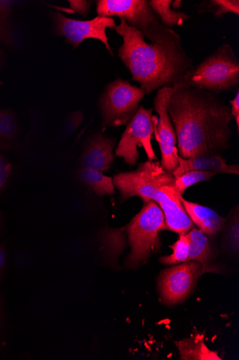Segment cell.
Listing matches in <instances>:
<instances>
[{
    "instance_id": "14",
    "label": "cell",
    "mask_w": 239,
    "mask_h": 360,
    "mask_svg": "<svg viewBox=\"0 0 239 360\" xmlns=\"http://www.w3.org/2000/svg\"><path fill=\"white\" fill-rule=\"evenodd\" d=\"M181 201L191 221L204 234L215 235L224 227L225 219L213 210L189 202L183 195H181Z\"/></svg>"
},
{
    "instance_id": "13",
    "label": "cell",
    "mask_w": 239,
    "mask_h": 360,
    "mask_svg": "<svg viewBox=\"0 0 239 360\" xmlns=\"http://www.w3.org/2000/svg\"><path fill=\"white\" fill-rule=\"evenodd\" d=\"M175 154L179 161V167L172 172L176 178L190 171L214 172L219 174L239 175L238 165H228L226 160L219 154L184 159L178 155L177 147L175 148Z\"/></svg>"
},
{
    "instance_id": "9",
    "label": "cell",
    "mask_w": 239,
    "mask_h": 360,
    "mask_svg": "<svg viewBox=\"0 0 239 360\" xmlns=\"http://www.w3.org/2000/svg\"><path fill=\"white\" fill-rule=\"evenodd\" d=\"M181 84L162 87L158 89L154 98V109L158 115L155 138L161 152V165L164 170L172 173L179 167V161L175 154L177 140L167 108L170 96Z\"/></svg>"
},
{
    "instance_id": "18",
    "label": "cell",
    "mask_w": 239,
    "mask_h": 360,
    "mask_svg": "<svg viewBox=\"0 0 239 360\" xmlns=\"http://www.w3.org/2000/svg\"><path fill=\"white\" fill-rule=\"evenodd\" d=\"M79 177L82 182L99 195H113L115 193L113 179L101 172L82 168L79 171Z\"/></svg>"
},
{
    "instance_id": "16",
    "label": "cell",
    "mask_w": 239,
    "mask_h": 360,
    "mask_svg": "<svg viewBox=\"0 0 239 360\" xmlns=\"http://www.w3.org/2000/svg\"><path fill=\"white\" fill-rule=\"evenodd\" d=\"M182 359L221 360L217 352L210 350L200 335L176 342Z\"/></svg>"
},
{
    "instance_id": "11",
    "label": "cell",
    "mask_w": 239,
    "mask_h": 360,
    "mask_svg": "<svg viewBox=\"0 0 239 360\" xmlns=\"http://www.w3.org/2000/svg\"><path fill=\"white\" fill-rule=\"evenodd\" d=\"M201 274V265L193 260L165 270L160 278V290L163 301L170 305L185 301Z\"/></svg>"
},
{
    "instance_id": "5",
    "label": "cell",
    "mask_w": 239,
    "mask_h": 360,
    "mask_svg": "<svg viewBox=\"0 0 239 360\" xmlns=\"http://www.w3.org/2000/svg\"><path fill=\"white\" fill-rule=\"evenodd\" d=\"M168 231L162 210L153 201L144 204L141 212L126 226L130 253L127 264L131 268L144 263L153 252L159 250V234Z\"/></svg>"
},
{
    "instance_id": "29",
    "label": "cell",
    "mask_w": 239,
    "mask_h": 360,
    "mask_svg": "<svg viewBox=\"0 0 239 360\" xmlns=\"http://www.w3.org/2000/svg\"><path fill=\"white\" fill-rule=\"evenodd\" d=\"M6 264V252L3 247L0 246V274Z\"/></svg>"
},
{
    "instance_id": "24",
    "label": "cell",
    "mask_w": 239,
    "mask_h": 360,
    "mask_svg": "<svg viewBox=\"0 0 239 360\" xmlns=\"http://www.w3.org/2000/svg\"><path fill=\"white\" fill-rule=\"evenodd\" d=\"M226 243L228 247L233 252L238 250V218L233 219V221L228 226L226 233Z\"/></svg>"
},
{
    "instance_id": "21",
    "label": "cell",
    "mask_w": 239,
    "mask_h": 360,
    "mask_svg": "<svg viewBox=\"0 0 239 360\" xmlns=\"http://www.w3.org/2000/svg\"><path fill=\"white\" fill-rule=\"evenodd\" d=\"M173 253L160 259L162 264L166 265H174L184 263L188 261L190 250V240L186 235H182L179 239L170 247Z\"/></svg>"
},
{
    "instance_id": "15",
    "label": "cell",
    "mask_w": 239,
    "mask_h": 360,
    "mask_svg": "<svg viewBox=\"0 0 239 360\" xmlns=\"http://www.w3.org/2000/svg\"><path fill=\"white\" fill-rule=\"evenodd\" d=\"M187 236L190 240L188 261L198 262L202 266L203 273L213 271L212 249L207 235L193 227Z\"/></svg>"
},
{
    "instance_id": "3",
    "label": "cell",
    "mask_w": 239,
    "mask_h": 360,
    "mask_svg": "<svg viewBox=\"0 0 239 360\" xmlns=\"http://www.w3.org/2000/svg\"><path fill=\"white\" fill-rule=\"evenodd\" d=\"M175 181L174 174L164 170L157 160L142 162L137 169L120 173L113 179L122 202L133 196H138L144 204L154 202L163 212L168 231L186 235L194 224L184 210Z\"/></svg>"
},
{
    "instance_id": "23",
    "label": "cell",
    "mask_w": 239,
    "mask_h": 360,
    "mask_svg": "<svg viewBox=\"0 0 239 360\" xmlns=\"http://www.w3.org/2000/svg\"><path fill=\"white\" fill-rule=\"evenodd\" d=\"M84 116L82 111L71 112L67 117L63 127V135L69 136L81 126Z\"/></svg>"
},
{
    "instance_id": "20",
    "label": "cell",
    "mask_w": 239,
    "mask_h": 360,
    "mask_svg": "<svg viewBox=\"0 0 239 360\" xmlns=\"http://www.w3.org/2000/svg\"><path fill=\"white\" fill-rule=\"evenodd\" d=\"M218 174H219L214 172L190 171L176 178L175 187L183 195L188 188L200 182L210 181L212 177Z\"/></svg>"
},
{
    "instance_id": "28",
    "label": "cell",
    "mask_w": 239,
    "mask_h": 360,
    "mask_svg": "<svg viewBox=\"0 0 239 360\" xmlns=\"http://www.w3.org/2000/svg\"><path fill=\"white\" fill-rule=\"evenodd\" d=\"M230 104L231 105V115L233 119L235 120L237 132L238 134L239 131V91L238 90L235 96L233 98V100L230 101Z\"/></svg>"
},
{
    "instance_id": "8",
    "label": "cell",
    "mask_w": 239,
    "mask_h": 360,
    "mask_svg": "<svg viewBox=\"0 0 239 360\" xmlns=\"http://www.w3.org/2000/svg\"><path fill=\"white\" fill-rule=\"evenodd\" d=\"M57 34L64 37L66 42L77 49L86 39H96L104 44L113 55V51L107 35V29L115 30L116 21L113 18L99 16L90 20H78L68 18L60 13L54 14Z\"/></svg>"
},
{
    "instance_id": "25",
    "label": "cell",
    "mask_w": 239,
    "mask_h": 360,
    "mask_svg": "<svg viewBox=\"0 0 239 360\" xmlns=\"http://www.w3.org/2000/svg\"><path fill=\"white\" fill-rule=\"evenodd\" d=\"M71 11L72 13H78L83 17H87L90 11L91 1L86 0H70Z\"/></svg>"
},
{
    "instance_id": "22",
    "label": "cell",
    "mask_w": 239,
    "mask_h": 360,
    "mask_svg": "<svg viewBox=\"0 0 239 360\" xmlns=\"http://www.w3.org/2000/svg\"><path fill=\"white\" fill-rule=\"evenodd\" d=\"M18 124L13 115L6 110H0V140L11 141L17 134Z\"/></svg>"
},
{
    "instance_id": "10",
    "label": "cell",
    "mask_w": 239,
    "mask_h": 360,
    "mask_svg": "<svg viewBox=\"0 0 239 360\" xmlns=\"http://www.w3.org/2000/svg\"><path fill=\"white\" fill-rule=\"evenodd\" d=\"M96 12L99 16L118 17L144 35L161 24L147 0H99Z\"/></svg>"
},
{
    "instance_id": "4",
    "label": "cell",
    "mask_w": 239,
    "mask_h": 360,
    "mask_svg": "<svg viewBox=\"0 0 239 360\" xmlns=\"http://www.w3.org/2000/svg\"><path fill=\"white\" fill-rule=\"evenodd\" d=\"M239 84V60L232 48L223 44L187 76L184 85L215 94L235 88Z\"/></svg>"
},
{
    "instance_id": "2",
    "label": "cell",
    "mask_w": 239,
    "mask_h": 360,
    "mask_svg": "<svg viewBox=\"0 0 239 360\" xmlns=\"http://www.w3.org/2000/svg\"><path fill=\"white\" fill-rule=\"evenodd\" d=\"M167 108L181 158L221 155L229 148L231 108L215 94L182 84Z\"/></svg>"
},
{
    "instance_id": "6",
    "label": "cell",
    "mask_w": 239,
    "mask_h": 360,
    "mask_svg": "<svg viewBox=\"0 0 239 360\" xmlns=\"http://www.w3.org/2000/svg\"><path fill=\"white\" fill-rule=\"evenodd\" d=\"M145 95L144 89L128 81L118 79L110 83L100 101L102 124L113 127L128 124Z\"/></svg>"
},
{
    "instance_id": "1",
    "label": "cell",
    "mask_w": 239,
    "mask_h": 360,
    "mask_svg": "<svg viewBox=\"0 0 239 360\" xmlns=\"http://www.w3.org/2000/svg\"><path fill=\"white\" fill-rule=\"evenodd\" d=\"M116 31L123 43L118 56L146 94L167 86L184 84L194 70L192 58L175 30L162 23L144 35L121 19Z\"/></svg>"
},
{
    "instance_id": "26",
    "label": "cell",
    "mask_w": 239,
    "mask_h": 360,
    "mask_svg": "<svg viewBox=\"0 0 239 360\" xmlns=\"http://www.w3.org/2000/svg\"><path fill=\"white\" fill-rule=\"evenodd\" d=\"M11 163L0 155V189L6 184L12 170Z\"/></svg>"
},
{
    "instance_id": "19",
    "label": "cell",
    "mask_w": 239,
    "mask_h": 360,
    "mask_svg": "<svg viewBox=\"0 0 239 360\" xmlns=\"http://www.w3.org/2000/svg\"><path fill=\"white\" fill-rule=\"evenodd\" d=\"M199 13H213L217 18H224L228 13L239 15L238 0H211L203 2L198 8Z\"/></svg>"
},
{
    "instance_id": "17",
    "label": "cell",
    "mask_w": 239,
    "mask_h": 360,
    "mask_svg": "<svg viewBox=\"0 0 239 360\" xmlns=\"http://www.w3.org/2000/svg\"><path fill=\"white\" fill-rule=\"evenodd\" d=\"M148 2L161 22L169 28L182 26L191 19L186 13L176 11L172 8V0H149Z\"/></svg>"
},
{
    "instance_id": "7",
    "label": "cell",
    "mask_w": 239,
    "mask_h": 360,
    "mask_svg": "<svg viewBox=\"0 0 239 360\" xmlns=\"http://www.w3.org/2000/svg\"><path fill=\"white\" fill-rule=\"evenodd\" d=\"M152 112L153 109L146 110L140 107L128 123L116 148V156L123 158L124 162L130 167L135 166L139 158V147L144 148L149 160L157 159L151 139L156 130L158 117L153 115Z\"/></svg>"
},
{
    "instance_id": "31",
    "label": "cell",
    "mask_w": 239,
    "mask_h": 360,
    "mask_svg": "<svg viewBox=\"0 0 239 360\" xmlns=\"http://www.w3.org/2000/svg\"><path fill=\"white\" fill-rule=\"evenodd\" d=\"M3 37V34H2V30L0 29V39H1Z\"/></svg>"
},
{
    "instance_id": "30",
    "label": "cell",
    "mask_w": 239,
    "mask_h": 360,
    "mask_svg": "<svg viewBox=\"0 0 239 360\" xmlns=\"http://www.w3.org/2000/svg\"><path fill=\"white\" fill-rule=\"evenodd\" d=\"M182 5V1H176L175 3H172V8H180V6Z\"/></svg>"
},
{
    "instance_id": "12",
    "label": "cell",
    "mask_w": 239,
    "mask_h": 360,
    "mask_svg": "<svg viewBox=\"0 0 239 360\" xmlns=\"http://www.w3.org/2000/svg\"><path fill=\"white\" fill-rule=\"evenodd\" d=\"M116 140L102 134L95 136L88 143L81 158L82 168L108 172L115 160Z\"/></svg>"
},
{
    "instance_id": "27",
    "label": "cell",
    "mask_w": 239,
    "mask_h": 360,
    "mask_svg": "<svg viewBox=\"0 0 239 360\" xmlns=\"http://www.w3.org/2000/svg\"><path fill=\"white\" fill-rule=\"evenodd\" d=\"M13 5V2L12 1L0 0V27L6 25V20L11 14Z\"/></svg>"
}]
</instances>
